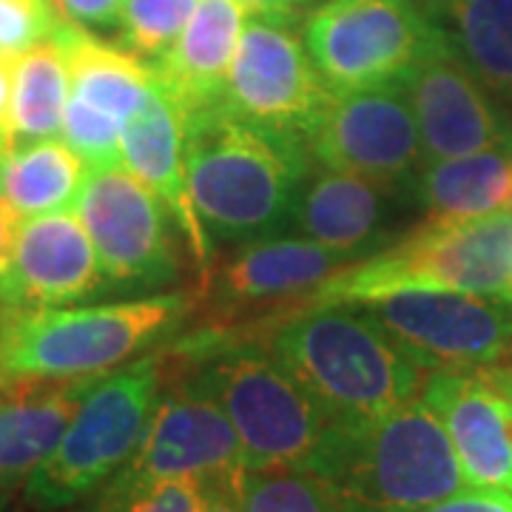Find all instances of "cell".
Masks as SVG:
<instances>
[{
  "label": "cell",
  "mask_w": 512,
  "mask_h": 512,
  "mask_svg": "<svg viewBox=\"0 0 512 512\" xmlns=\"http://www.w3.org/2000/svg\"><path fill=\"white\" fill-rule=\"evenodd\" d=\"M188 185L211 242H251L291 225L311 174L305 140L259 128L222 103L185 120Z\"/></svg>",
  "instance_id": "6da1fadb"
},
{
  "label": "cell",
  "mask_w": 512,
  "mask_h": 512,
  "mask_svg": "<svg viewBox=\"0 0 512 512\" xmlns=\"http://www.w3.org/2000/svg\"><path fill=\"white\" fill-rule=\"evenodd\" d=\"M265 348L325 410L330 424L384 416L421 396L416 365L365 311L302 308L265 322Z\"/></svg>",
  "instance_id": "7a4b0ae2"
},
{
  "label": "cell",
  "mask_w": 512,
  "mask_h": 512,
  "mask_svg": "<svg viewBox=\"0 0 512 512\" xmlns=\"http://www.w3.org/2000/svg\"><path fill=\"white\" fill-rule=\"evenodd\" d=\"M348 512H424L470 490L439 416L421 402L330 424L305 467Z\"/></svg>",
  "instance_id": "3957f363"
},
{
  "label": "cell",
  "mask_w": 512,
  "mask_h": 512,
  "mask_svg": "<svg viewBox=\"0 0 512 512\" xmlns=\"http://www.w3.org/2000/svg\"><path fill=\"white\" fill-rule=\"evenodd\" d=\"M512 288V214L478 220H427L407 237L333 274L296 311L370 305L393 293L453 291L507 302Z\"/></svg>",
  "instance_id": "277c9868"
},
{
  "label": "cell",
  "mask_w": 512,
  "mask_h": 512,
  "mask_svg": "<svg viewBox=\"0 0 512 512\" xmlns=\"http://www.w3.org/2000/svg\"><path fill=\"white\" fill-rule=\"evenodd\" d=\"M194 305L188 293H157L92 308L9 311L0 322V376L97 379L151 345Z\"/></svg>",
  "instance_id": "5b68a950"
},
{
  "label": "cell",
  "mask_w": 512,
  "mask_h": 512,
  "mask_svg": "<svg viewBox=\"0 0 512 512\" xmlns=\"http://www.w3.org/2000/svg\"><path fill=\"white\" fill-rule=\"evenodd\" d=\"M197 367L185 376L220 404L234 424L242 467H308L328 433L325 410L305 387L254 342H222L208 348L202 339L185 350Z\"/></svg>",
  "instance_id": "8992f818"
},
{
  "label": "cell",
  "mask_w": 512,
  "mask_h": 512,
  "mask_svg": "<svg viewBox=\"0 0 512 512\" xmlns=\"http://www.w3.org/2000/svg\"><path fill=\"white\" fill-rule=\"evenodd\" d=\"M165 365L168 353H151L89 387L52 456L26 481L32 507H69L126 467L146 433Z\"/></svg>",
  "instance_id": "52a82bcc"
},
{
  "label": "cell",
  "mask_w": 512,
  "mask_h": 512,
  "mask_svg": "<svg viewBox=\"0 0 512 512\" xmlns=\"http://www.w3.org/2000/svg\"><path fill=\"white\" fill-rule=\"evenodd\" d=\"M302 40L330 94L402 86L427 57L450 49L419 0L316 3Z\"/></svg>",
  "instance_id": "ba28073f"
},
{
  "label": "cell",
  "mask_w": 512,
  "mask_h": 512,
  "mask_svg": "<svg viewBox=\"0 0 512 512\" xmlns=\"http://www.w3.org/2000/svg\"><path fill=\"white\" fill-rule=\"evenodd\" d=\"M399 348L430 370L512 362V305L453 291H407L359 305Z\"/></svg>",
  "instance_id": "9c48e42d"
},
{
  "label": "cell",
  "mask_w": 512,
  "mask_h": 512,
  "mask_svg": "<svg viewBox=\"0 0 512 512\" xmlns=\"http://www.w3.org/2000/svg\"><path fill=\"white\" fill-rule=\"evenodd\" d=\"M330 97L293 20L248 15L222 106L254 126L305 140Z\"/></svg>",
  "instance_id": "30bf717a"
},
{
  "label": "cell",
  "mask_w": 512,
  "mask_h": 512,
  "mask_svg": "<svg viewBox=\"0 0 512 512\" xmlns=\"http://www.w3.org/2000/svg\"><path fill=\"white\" fill-rule=\"evenodd\" d=\"M74 214L92 239L103 276L123 285L171 282L180 262L165 205L126 165L94 168L80 188Z\"/></svg>",
  "instance_id": "8fae6325"
},
{
  "label": "cell",
  "mask_w": 512,
  "mask_h": 512,
  "mask_svg": "<svg viewBox=\"0 0 512 512\" xmlns=\"http://www.w3.org/2000/svg\"><path fill=\"white\" fill-rule=\"evenodd\" d=\"M313 163L407 188L424 160L404 86L333 94L305 134Z\"/></svg>",
  "instance_id": "7c38bea8"
},
{
  "label": "cell",
  "mask_w": 512,
  "mask_h": 512,
  "mask_svg": "<svg viewBox=\"0 0 512 512\" xmlns=\"http://www.w3.org/2000/svg\"><path fill=\"white\" fill-rule=\"evenodd\" d=\"M356 259L362 256L336 251L299 234L251 239L242 242L220 268L205 274V293L214 302L222 328L231 313L251 308H282L285 316Z\"/></svg>",
  "instance_id": "4fadbf2b"
},
{
  "label": "cell",
  "mask_w": 512,
  "mask_h": 512,
  "mask_svg": "<svg viewBox=\"0 0 512 512\" xmlns=\"http://www.w3.org/2000/svg\"><path fill=\"white\" fill-rule=\"evenodd\" d=\"M242 470L234 424L208 393L188 379L174 382L157 399L146 433L123 473L137 478H208Z\"/></svg>",
  "instance_id": "5bb4252c"
},
{
  "label": "cell",
  "mask_w": 512,
  "mask_h": 512,
  "mask_svg": "<svg viewBox=\"0 0 512 512\" xmlns=\"http://www.w3.org/2000/svg\"><path fill=\"white\" fill-rule=\"evenodd\" d=\"M419 399L439 416L470 490L512 493V404L487 370H430Z\"/></svg>",
  "instance_id": "9a60e30c"
},
{
  "label": "cell",
  "mask_w": 512,
  "mask_h": 512,
  "mask_svg": "<svg viewBox=\"0 0 512 512\" xmlns=\"http://www.w3.org/2000/svg\"><path fill=\"white\" fill-rule=\"evenodd\" d=\"M103 268L74 211L18 220L9 268L0 282L6 311L60 308L103 288Z\"/></svg>",
  "instance_id": "2e32d148"
},
{
  "label": "cell",
  "mask_w": 512,
  "mask_h": 512,
  "mask_svg": "<svg viewBox=\"0 0 512 512\" xmlns=\"http://www.w3.org/2000/svg\"><path fill=\"white\" fill-rule=\"evenodd\" d=\"M424 160H453L512 143V126L450 49L427 57L402 83Z\"/></svg>",
  "instance_id": "e0dca14e"
},
{
  "label": "cell",
  "mask_w": 512,
  "mask_h": 512,
  "mask_svg": "<svg viewBox=\"0 0 512 512\" xmlns=\"http://www.w3.org/2000/svg\"><path fill=\"white\" fill-rule=\"evenodd\" d=\"M123 165L163 202L171 220L177 222V231L183 234L185 248L191 251L202 274H208L214 242L208 239L188 185L185 120L177 106L160 92V86L146 106L128 117L123 126Z\"/></svg>",
  "instance_id": "ac0fdd59"
},
{
  "label": "cell",
  "mask_w": 512,
  "mask_h": 512,
  "mask_svg": "<svg viewBox=\"0 0 512 512\" xmlns=\"http://www.w3.org/2000/svg\"><path fill=\"white\" fill-rule=\"evenodd\" d=\"M407 188L376 183L348 171L322 168L305 177L293 205L291 228L299 237L328 248L367 256L384 248L387 225L396 217L399 197Z\"/></svg>",
  "instance_id": "d6986e66"
},
{
  "label": "cell",
  "mask_w": 512,
  "mask_h": 512,
  "mask_svg": "<svg viewBox=\"0 0 512 512\" xmlns=\"http://www.w3.org/2000/svg\"><path fill=\"white\" fill-rule=\"evenodd\" d=\"M245 15L237 0H200L174 46L154 60V80L183 120L222 103Z\"/></svg>",
  "instance_id": "ffe728a7"
},
{
  "label": "cell",
  "mask_w": 512,
  "mask_h": 512,
  "mask_svg": "<svg viewBox=\"0 0 512 512\" xmlns=\"http://www.w3.org/2000/svg\"><path fill=\"white\" fill-rule=\"evenodd\" d=\"M97 379H12L0 399V481L32 476L52 456Z\"/></svg>",
  "instance_id": "44dd1931"
},
{
  "label": "cell",
  "mask_w": 512,
  "mask_h": 512,
  "mask_svg": "<svg viewBox=\"0 0 512 512\" xmlns=\"http://www.w3.org/2000/svg\"><path fill=\"white\" fill-rule=\"evenodd\" d=\"M512 185V143L453 160H421L407 194L427 220L461 222L504 211Z\"/></svg>",
  "instance_id": "7402d4cb"
},
{
  "label": "cell",
  "mask_w": 512,
  "mask_h": 512,
  "mask_svg": "<svg viewBox=\"0 0 512 512\" xmlns=\"http://www.w3.org/2000/svg\"><path fill=\"white\" fill-rule=\"evenodd\" d=\"M55 40L69 60L74 100L109 114L120 126H126L128 117H134L157 92L154 69L148 63L97 40L83 26L63 18Z\"/></svg>",
  "instance_id": "603a6c76"
},
{
  "label": "cell",
  "mask_w": 512,
  "mask_h": 512,
  "mask_svg": "<svg viewBox=\"0 0 512 512\" xmlns=\"http://www.w3.org/2000/svg\"><path fill=\"white\" fill-rule=\"evenodd\" d=\"M456 60L487 92L512 100V0H419Z\"/></svg>",
  "instance_id": "cb8c5ba5"
},
{
  "label": "cell",
  "mask_w": 512,
  "mask_h": 512,
  "mask_svg": "<svg viewBox=\"0 0 512 512\" xmlns=\"http://www.w3.org/2000/svg\"><path fill=\"white\" fill-rule=\"evenodd\" d=\"M86 177L89 165L63 140H35L0 157V200L18 220L69 211Z\"/></svg>",
  "instance_id": "d4e9b609"
},
{
  "label": "cell",
  "mask_w": 512,
  "mask_h": 512,
  "mask_svg": "<svg viewBox=\"0 0 512 512\" xmlns=\"http://www.w3.org/2000/svg\"><path fill=\"white\" fill-rule=\"evenodd\" d=\"M69 97H72L69 60L55 37L18 55L15 92H12L15 146L60 137Z\"/></svg>",
  "instance_id": "484cf974"
},
{
  "label": "cell",
  "mask_w": 512,
  "mask_h": 512,
  "mask_svg": "<svg viewBox=\"0 0 512 512\" xmlns=\"http://www.w3.org/2000/svg\"><path fill=\"white\" fill-rule=\"evenodd\" d=\"M237 495L242 512H348L322 478L302 467H242Z\"/></svg>",
  "instance_id": "4316f807"
},
{
  "label": "cell",
  "mask_w": 512,
  "mask_h": 512,
  "mask_svg": "<svg viewBox=\"0 0 512 512\" xmlns=\"http://www.w3.org/2000/svg\"><path fill=\"white\" fill-rule=\"evenodd\" d=\"M200 0H126L120 9V43L140 60H160L174 46Z\"/></svg>",
  "instance_id": "83f0119b"
},
{
  "label": "cell",
  "mask_w": 512,
  "mask_h": 512,
  "mask_svg": "<svg viewBox=\"0 0 512 512\" xmlns=\"http://www.w3.org/2000/svg\"><path fill=\"white\" fill-rule=\"evenodd\" d=\"M205 484L200 478H137L114 473L94 512H202Z\"/></svg>",
  "instance_id": "f1b7e54d"
},
{
  "label": "cell",
  "mask_w": 512,
  "mask_h": 512,
  "mask_svg": "<svg viewBox=\"0 0 512 512\" xmlns=\"http://www.w3.org/2000/svg\"><path fill=\"white\" fill-rule=\"evenodd\" d=\"M60 137L89 165V171L123 165V126L111 120L109 114L92 109L74 97H69Z\"/></svg>",
  "instance_id": "f546056e"
},
{
  "label": "cell",
  "mask_w": 512,
  "mask_h": 512,
  "mask_svg": "<svg viewBox=\"0 0 512 512\" xmlns=\"http://www.w3.org/2000/svg\"><path fill=\"white\" fill-rule=\"evenodd\" d=\"M60 23L52 0H0V55H23L52 40Z\"/></svg>",
  "instance_id": "4dcf8cb0"
},
{
  "label": "cell",
  "mask_w": 512,
  "mask_h": 512,
  "mask_svg": "<svg viewBox=\"0 0 512 512\" xmlns=\"http://www.w3.org/2000/svg\"><path fill=\"white\" fill-rule=\"evenodd\" d=\"M52 3L69 23H77L83 29L89 26L103 29V26H117L126 0H52Z\"/></svg>",
  "instance_id": "1f68e13d"
},
{
  "label": "cell",
  "mask_w": 512,
  "mask_h": 512,
  "mask_svg": "<svg viewBox=\"0 0 512 512\" xmlns=\"http://www.w3.org/2000/svg\"><path fill=\"white\" fill-rule=\"evenodd\" d=\"M424 512H512V493L464 490Z\"/></svg>",
  "instance_id": "d6a6232c"
},
{
  "label": "cell",
  "mask_w": 512,
  "mask_h": 512,
  "mask_svg": "<svg viewBox=\"0 0 512 512\" xmlns=\"http://www.w3.org/2000/svg\"><path fill=\"white\" fill-rule=\"evenodd\" d=\"M15 66H18V55H0V157L15 148V128H12Z\"/></svg>",
  "instance_id": "836d02e7"
},
{
  "label": "cell",
  "mask_w": 512,
  "mask_h": 512,
  "mask_svg": "<svg viewBox=\"0 0 512 512\" xmlns=\"http://www.w3.org/2000/svg\"><path fill=\"white\" fill-rule=\"evenodd\" d=\"M237 473L202 481L205 484V510L202 512H242L237 495Z\"/></svg>",
  "instance_id": "e575fe53"
},
{
  "label": "cell",
  "mask_w": 512,
  "mask_h": 512,
  "mask_svg": "<svg viewBox=\"0 0 512 512\" xmlns=\"http://www.w3.org/2000/svg\"><path fill=\"white\" fill-rule=\"evenodd\" d=\"M237 3L248 15L296 20L302 12H311L319 0H237Z\"/></svg>",
  "instance_id": "d590c367"
},
{
  "label": "cell",
  "mask_w": 512,
  "mask_h": 512,
  "mask_svg": "<svg viewBox=\"0 0 512 512\" xmlns=\"http://www.w3.org/2000/svg\"><path fill=\"white\" fill-rule=\"evenodd\" d=\"M15 228H18V217L12 214V208L0 200V282L9 268V256H12V242H15Z\"/></svg>",
  "instance_id": "8d00e7d4"
},
{
  "label": "cell",
  "mask_w": 512,
  "mask_h": 512,
  "mask_svg": "<svg viewBox=\"0 0 512 512\" xmlns=\"http://www.w3.org/2000/svg\"><path fill=\"white\" fill-rule=\"evenodd\" d=\"M487 370V376L493 379L495 384H498V390L510 399L512 404V362H507V365H495V367H484Z\"/></svg>",
  "instance_id": "74e56055"
},
{
  "label": "cell",
  "mask_w": 512,
  "mask_h": 512,
  "mask_svg": "<svg viewBox=\"0 0 512 512\" xmlns=\"http://www.w3.org/2000/svg\"><path fill=\"white\" fill-rule=\"evenodd\" d=\"M504 211H507V214H512V185H510V197H507V205H504Z\"/></svg>",
  "instance_id": "f35d334b"
}]
</instances>
